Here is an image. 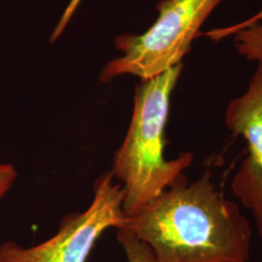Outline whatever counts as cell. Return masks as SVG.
Instances as JSON below:
<instances>
[{
  "mask_svg": "<svg viewBox=\"0 0 262 262\" xmlns=\"http://www.w3.org/2000/svg\"><path fill=\"white\" fill-rule=\"evenodd\" d=\"M127 229L151 250L156 262H249L253 229L239 206L225 199L208 169L182 182L125 217Z\"/></svg>",
  "mask_w": 262,
  "mask_h": 262,
  "instance_id": "6da1fadb",
  "label": "cell"
},
{
  "mask_svg": "<svg viewBox=\"0 0 262 262\" xmlns=\"http://www.w3.org/2000/svg\"><path fill=\"white\" fill-rule=\"evenodd\" d=\"M182 69L180 63L160 75L142 80L135 89L130 124L114 155L111 170L123 188L125 217L136 215L163 191L187 181L184 171L191 165L193 154L182 152L170 160L164 156L170 99Z\"/></svg>",
  "mask_w": 262,
  "mask_h": 262,
  "instance_id": "7a4b0ae2",
  "label": "cell"
},
{
  "mask_svg": "<svg viewBox=\"0 0 262 262\" xmlns=\"http://www.w3.org/2000/svg\"><path fill=\"white\" fill-rule=\"evenodd\" d=\"M222 1L161 0L157 5L159 18L145 33L116 39V48L123 55L105 66L100 81L107 83L123 74L147 80L182 63L199 29Z\"/></svg>",
  "mask_w": 262,
  "mask_h": 262,
  "instance_id": "3957f363",
  "label": "cell"
},
{
  "mask_svg": "<svg viewBox=\"0 0 262 262\" xmlns=\"http://www.w3.org/2000/svg\"><path fill=\"white\" fill-rule=\"evenodd\" d=\"M123 196L112 172H104L94 183V199L84 212L67 215L55 236L36 246L1 244L0 262H86L104 231L123 225Z\"/></svg>",
  "mask_w": 262,
  "mask_h": 262,
  "instance_id": "277c9868",
  "label": "cell"
},
{
  "mask_svg": "<svg viewBox=\"0 0 262 262\" xmlns=\"http://www.w3.org/2000/svg\"><path fill=\"white\" fill-rule=\"evenodd\" d=\"M225 123L248 144V156L231 184L235 196L249 209L262 238V62L247 91L231 100L225 111Z\"/></svg>",
  "mask_w": 262,
  "mask_h": 262,
  "instance_id": "5b68a950",
  "label": "cell"
},
{
  "mask_svg": "<svg viewBox=\"0 0 262 262\" xmlns=\"http://www.w3.org/2000/svg\"><path fill=\"white\" fill-rule=\"evenodd\" d=\"M235 47L249 60L262 62V23L235 33Z\"/></svg>",
  "mask_w": 262,
  "mask_h": 262,
  "instance_id": "8992f818",
  "label": "cell"
},
{
  "mask_svg": "<svg viewBox=\"0 0 262 262\" xmlns=\"http://www.w3.org/2000/svg\"><path fill=\"white\" fill-rule=\"evenodd\" d=\"M118 242L122 246L128 262H156L150 247L127 229L118 228Z\"/></svg>",
  "mask_w": 262,
  "mask_h": 262,
  "instance_id": "52a82bcc",
  "label": "cell"
},
{
  "mask_svg": "<svg viewBox=\"0 0 262 262\" xmlns=\"http://www.w3.org/2000/svg\"><path fill=\"white\" fill-rule=\"evenodd\" d=\"M262 20V9L259 11L256 15H254L253 17H251L250 19L242 21L240 24H236L233 26L227 27V28H216V29H212L209 32H207V37L210 38L213 41H219L223 38L227 37L231 34H235L238 31L242 30L244 28H249L252 27L253 25H256L258 23H260Z\"/></svg>",
  "mask_w": 262,
  "mask_h": 262,
  "instance_id": "ba28073f",
  "label": "cell"
},
{
  "mask_svg": "<svg viewBox=\"0 0 262 262\" xmlns=\"http://www.w3.org/2000/svg\"><path fill=\"white\" fill-rule=\"evenodd\" d=\"M17 177L18 173L13 164L0 163V200L12 187Z\"/></svg>",
  "mask_w": 262,
  "mask_h": 262,
  "instance_id": "9c48e42d",
  "label": "cell"
},
{
  "mask_svg": "<svg viewBox=\"0 0 262 262\" xmlns=\"http://www.w3.org/2000/svg\"><path fill=\"white\" fill-rule=\"evenodd\" d=\"M81 1L82 0H70L69 4L66 7V11L63 12L61 18H60L57 26H56V28L54 30V33H53V35L51 37V42L56 41V39L60 36V34L62 33V31L66 28L68 21L70 20L71 17L75 13L76 9H77V7H78V5L80 4Z\"/></svg>",
  "mask_w": 262,
  "mask_h": 262,
  "instance_id": "30bf717a",
  "label": "cell"
}]
</instances>
